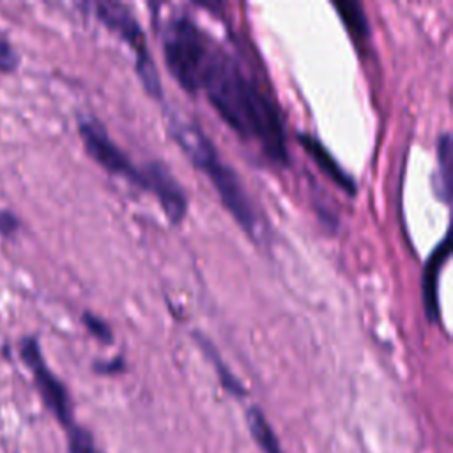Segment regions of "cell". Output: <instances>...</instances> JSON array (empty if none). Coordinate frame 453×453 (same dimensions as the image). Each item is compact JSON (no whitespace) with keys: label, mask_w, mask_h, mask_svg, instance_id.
Listing matches in <instances>:
<instances>
[{"label":"cell","mask_w":453,"mask_h":453,"mask_svg":"<svg viewBox=\"0 0 453 453\" xmlns=\"http://www.w3.org/2000/svg\"><path fill=\"white\" fill-rule=\"evenodd\" d=\"M18 65V55L11 42L0 34V71H12Z\"/></svg>","instance_id":"obj_14"},{"label":"cell","mask_w":453,"mask_h":453,"mask_svg":"<svg viewBox=\"0 0 453 453\" xmlns=\"http://www.w3.org/2000/svg\"><path fill=\"white\" fill-rule=\"evenodd\" d=\"M120 368H122L120 359H117V361H110L108 365H97V370H99V372H106V373L117 372V370H120Z\"/></svg>","instance_id":"obj_16"},{"label":"cell","mask_w":453,"mask_h":453,"mask_svg":"<svg viewBox=\"0 0 453 453\" xmlns=\"http://www.w3.org/2000/svg\"><path fill=\"white\" fill-rule=\"evenodd\" d=\"M246 423H248V428H250L253 439L260 444L264 453H283L273 428L265 421L260 409L250 407L246 412Z\"/></svg>","instance_id":"obj_10"},{"label":"cell","mask_w":453,"mask_h":453,"mask_svg":"<svg viewBox=\"0 0 453 453\" xmlns=\"http://www.w3.org/2000/svg\"><path fill=\"white\" fill-rule=\"evenodd\" d=\"M435 196L442 202H449L451 196V136L442 133L437 140V170L434 175Z\"/></svg>","instance_id":"obj_9"},{"label":"cell","mask_w":453,"mask_h":453,"mask_svg":"<svg viewBox=\"0 0 453 453\" xmlns=\"http://www.w3.org/2000/svg\"><path fill=\"white\" fill-rule=\"evenodd\" d=\"M168 133L175 140V143L182 149V152L189 157V161L200 168L216 188L223 205L234 216V219L242 226L246 234L251 237L258 235V218L255 207L239 179L230 165H226L214 143L207 138V134L177 113H168Z\"/></svg>","instance_id":"obj_2"},{"label":"cell","mask_w":453,"mask_h":453,"mask_svg":"<svg viewBox=\"0 0 453 453\" xmlns=\"http://www.w3.org/2000/svg\"><path fill=\"white\" fill-rule=\"evenodd\" d=\"M19 352L21 357L25 361V365L28 366V370L34 375L37 391L42 398V402L46 403V407L55 414V418L65 426H73V412H71V402H69V395L64 388V384L55 377V373L48 368L41 347L37 343L35 338H25L19 345Z\"/></svg>","instance_id":"obj_5"},{"label":"cell","mask_w":453,"mask_h":453,"mask_svg":"<svg viewBox=\"0 0 453 453\" xmlns=\"http://www.w3.org/2000/svg\"><path fill=\"white\" fill-rule=\"evenodd\" d=\"M188 92L202 90L219 117L274 163H288V147L276 104L241 60L207 34L186 73L177 80Z\"/></svg>","instance_id":"obj_1"},{"label":"cell","mask_w":453,"mask_h":453,"mask_svg":"<svg viewBox=\"0 0 453 453\" xmlns=\"http://www.w3.org/2000/svg\"><path fill=\"white\" fill-rule=\"evenodd\" d=\"M145 191L152 193L172 223H180L188 211V198L179 180L159 161L145 165Z\"/></svg>","instance_id":"obj_6"},{"label":"cell","mask_w":453,"mask_h":453,"mask_svg":"<svg viewBox=\"0 0 453 453\" xmlns=\"http://www.w3.org/2000/svg\"><path fill=\"white\" fill-rule=\"evenodd\" d=\"M299 140H301V145L306 149V152L310 154V157H313V161L319 165V168L327 173V177L336 184L340 186L342 189H345L349 195H354L356 193V182L354 179L345 173L342 170V166L336 163V159L326 150V147L313 136L310 134H304V133H299Z\"/></svg>","instance_id":"obj_8"},{"label":"cell","mask_w":453,"mask_h":453,"mask_svg":"<svg viewBox=\"0 0 453 453\" xmlns=\"http://www.w3.org/2000/svg\"><path fill=\"white\" fill-rule=\"evenodd\" d=\"M92 9L103 25L113 30L120 39H124L133 48L136 55V62H134L136 73L145 90L152 97H161L163 94L161 80L157 76L156 64L147 48L145 34L138 25L136 18L133 16V12L124 4H119V2H96L92 4Z\"/></svg>","instance_id":"obj_3"},{"label":"cell","mask_w":453,"mask_h":453,"mask_svg":"<svg viewBox=\"0 0 453 453\" xmlns=\"http://www.w3.org/2000/svg\"><path fill=\"white\" fill-rule=\"evenodd\" d=\"M67 448L69 453H99L94 446L92 435L76 425L67 428Z\"/></svg>","instance_id":"obj_12"},{"label":"cell","mask_w":453,"mask_h":453,"mask_svg":"<svg viewBox=\"0 0 453 453\" xmlns=\"http://www.w3.org/2000/svg\"><path fill=\"white\" fill-rule=\"evenodd\" d=\"M83 322H85V326H87V329L96 336V338H99L101 342H104V343H110L111 342V331H110V327L99 319V317H96V315H92V313H83Z\"/></svg>","instance_id":"obj_13"},{"label":"cell","mask_w":453,"mask_h":453,"mask_svg":"<svg viewBox=\"0 0 453 453\" xmlns=\"http://www.w3.org/2000/svg\"><path fill=\"white\" fill-rule=\"evenodd\" d=\"M449 237L444 235L441 244L430 253V257L425 262L423 267V278H421V292H423V306L428 320L437 322L439 320V301H437V278L444 265V262L449 257Z\"/></svg>","instance_id":"obj_7"},{"label":"cell","mask_w":453,"mask_h":453,"mask_svg":"<svg viewBox=\"0 0 453 453\" xmlns=\"http://www.w3.org/2000/svg\"><path fill=\"white\" fill-rule=\"evenodd\" d=\"M18 228V219L12 212L9 211H0V232L2 234H11Z\"/></svg>","instance_id":"obj_15"},{"label":"cell","mask_w":453,"mask_h":453,"mask_svg":"<svg viewBox=\"0 0 453 453\" xmlns=\"http://www.w3.org/2000/svg\"><path fill=\"white\" fill-rule=\"evenodd\" d=\"M78 131L88 156L106 172L119 175L138 188H145V165L136 166L126 152L108 136L103 124L92 117H80Z\"/></svg>","instance_id":"obj_4"},{"label":"cell","mask_w":453,"mask_h":453,"mask_svg":"<svg viewBox=\"0 0 453 453\" xmlns=\"http://www.w3.org/2000/svg\"><path fill=\"white\" fill-rule=\"evenodd\" d=\"M340 19L343 21L347 32L356 39L363 41L368 35V19L357 2H334Z\"/></svg>","instance_id":"obj_11"}]
</instances>
